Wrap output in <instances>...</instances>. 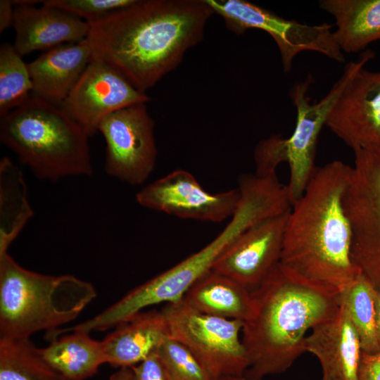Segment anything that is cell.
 Segmentation results:
<instances>
[{"mask_svg": "<svg viewBox=\"0 0 380 380\" xmlns=\"http://www.w3.org/2000/svg\"><path fill=\"white\" fill-rule=\"evenodd\" d=\"M213 13L205 0H136L89 23L87 40L92 57L145 94L203 39Z\"/></svg>", "mask_w": 380, "mask_h": 380, "instance_id": "1", "label": "cell"}, {"mask_svg": "<svg viewBox=\"0 0 380 380\" xmlns=\"http://www.w3.org/2000/svg\"><path fill=\"white\" fill-rule=\"evenodd\" d=\"M253 312L242 342L250 366L244 376L262 380L286 372L305 353L307 332L341 306V291L308 279L279 262L252 291Z\"/></svg>", "mask_w": 380, "mask_h": 380, "instance_id": "2", "label": "cell"}, {"mask_svg": "<svg viewBox=\"0 0 380 380\" xmlns=\"http://www.w3.org/2000/svg\"><path fill=\"white\" fill-rule=\"evenodd\" d=\"M351 168L340 160L316 167L289 213L280 260L300 276L340 291L361 273L352 258L344 206Z\"/></svg>", "mask_w": 380, "mask_h": 380, "instance_id": "3", "label": "cell"}, {"mask_svg": "<svg viewBox=\"0 0 380 380\" xmlns=\"http://www.w3.org/2000/svg\"><path fill=\"white\" fill-rule=\"evenodd\" d=\"M89 137L61 106L32 94L1 117V142L42 180L91 175Z\"/></svg>", "mask_w": 380, "mask_h": 380, "instance_id": "4", "label": "cell"}, {"mask_svg": "<svg viewBox=\"0 0 380 380\" xmlns=\"http://www.w3.org/2000/svg\"><path fill=\"white\" fill-rule=\"evenodd\" d=\"M93 285L70 274L28 270L0 253V338H29L75 319L96 297Z\"/></svg>", "mask_w": 380, "mask_h": 380, "instance_id": "5", "label": "cell"}, {"mask_svg": "<svg viewBox=\"0 0 380 380\" xmlns=\"http://www.w3.org/2000/svg\"><path fill=\"white\" fill-rule=\"evenodd\" d=\"M241 233V229L236 222H229L200 251L136 287L108 308L74 329L87 333L106 330L117 327L148 306L182 301L188 290L212 270L217 259Z\"/></svg>", "mask_w": 380, "mask_h": 380, "instance_id": "6", "label": "cell"}, {"mask_svg": "<svg viewBox=\"0 0 380 380\" xmlns=\"http://www.w3.org/2000/svg\"><path fill=\"white\" fill-rule=\"evenodd\" d=\"M161 311L169 336L186 346L215 379L244 375L250 360L241 337L243 321L203 314L183 300Z\"/></svg>", "mask_w": 380, "mask_h": 380, "instance_id": "7", "label": "cell"}, {"mask_svg": "<svg viewBox=\"0 0 380 380\" xmlns=\"http://www.w3.org/2000/svg\"><path fill=\"white\" fill-rule=\"evenodd\" d=\"M205 1L235 34H241L251 28L269 34L278 46L285 72L291 70L294 58L303 51L317 52L339 63L345 61L329 23L311 25L285 19L243 0Z\"/></svg>", "mask_w": 380, "mask_h": 380, "instance_id": "8", "label": "cell"}, {"mask_svg": "<svg viewBox=\"0 0 380 380\" xmlns=\"http://www.w3.org/2000/svg\"><path fill=\"white\" fill-rule=\"evenodd\" d=\"M344 196L352 233V258L369 281L380 286V148L353 151Z\"/></svg>", "mask_w": 380, "mask_h": 380, "instance_id": "9", "label": "cell"}, {"mask_svg": "<svg viewBox=\"0 0 380 380\" xmlns=\"http://www.w3.org/2000/svg\"><path fill=\"white\" fill-rule=\"evenodd\" d=\"M367 50L357 61L346 65L341 77L319 101L312 103L307 93L312 82L310 76L296 84L290 95L296 108L293 132L286 138L287 163L290 177L287 184L292 205L302 196L317 167L315 165L318 137L339 95L352 77L374 58Z\"/></svg>", "mask_w": 380, "mask_h": 380, "instance_id": "10", "label": "cell"}, {"mask_svg": "<svg viewBox=\"0 0 380 380\" xmlns=\"http://www.w3.org/2000/svg\"><path fill=\"white\" fill-rule=\"evenodd\" d=\"M153 129L146 103L123 108L103 119L98 132L106 141V174L130 185L143 184L156 163Z\"/></svg>", "mask_w": 380, "mask_h": 380, "instance_id": "11", "label": "cell"}, {"mask_svg": "<svg viewBox=\"0 0 380 380\" xmlns=\"http://www.w3.org/2000/svg\"><path fill=\"white\" fill-rule=\"evenodd\" d=\"M240 197L238 188L209 193L191 173L177 169L142 188L136 201L142 207L179 218L220 222L232 217Z\"/></svg>", "mask_w": 380, "mask_h": 380, "instance_id": "12", "label": "cell"}, {"mask_svg": "<svg viewBox=\"0 0 380 380\" xmlns=\"http://www.w3.org/2000/svg\"><path fill=\"white\" fill-rule=\"evenodd\" d=\"M150 99L111 67L92 57L61 106L92 136L110 114Z\"/></svg>", "mask_w": 380, "mask_h": 380, "instance_id": "13", "label": "cell"}, {"mask_svg": "<svg viewBox=\"0 0 380 380\" xmlns=\"http://www.w3.org/2000/svg\"><path fill=\"white\" fill-rule=\"evenodd\" d=\"M289 212L267 218L243 232L220 255L212 270L251 292L255 290L280 262Z\"/></svg>", "mask_w": 380, "mask_h": 380, "instance_id": "14", "label": "cell"}, {"mask_svg": "<svg viewBox=\"0 0 380 380\" xmlns=\"http://www.w3.org/2000/svg\"><path fill=\"white\" fill-rule=\"evenodd\" d=\"M326 125L353 150L380 148V71L359 69L339 95Z\"/></svg>", "mask_w": 380, "mask_h": 380, "instance_id": "15", "label": "cell"}, {"mask_svg": "<svg viewBox=\"0 0 380 380\" xmlns=\"http://www.w3.org/2000/svg\"><path fill=\"white\" fill-rule=\"evenodd\" d=\"M13 27V46L23 56L34 51L49 50L58 46L77 43L87 39V22L56 7L43 4H18Z\"/></svg>", "mask_w": 380, "mask_h": 380, "instance_id": "16", "label": "cell"}, {"mask_svg": "<svg viewBox=\"0 0 380 380\" xmlns=\"http://www.w3.org/2000/svg\"><path fill=\"white\" fill-rule=\"evenodd\" d=\"M305 346L320 363V380H358L361 344L341 305L333 317L311 330Z\"/></svg>", "mask_w": 380, "mask_h": 380, "instance_id": "17", "label": "cell"}, {"mask_svg": "<svg viewBox=\"0 0 380 380\" xmlns=\"http://www.w3.org/2000/svg\"><path fill=\"white\" fill-rule=\"evenodd\" d=\"M91 58L92 51L87 39L46 51L27 63L32 94L61 106Z\"/></svg>", "mask_w": 380, "mask_h": 380, "instance_id": "18", "label": "cell"}, {"mask_svg": "<svg viewBox=\"0 0 380 380\" xmlns=\"http://www.w3.org/2000/svg\"><path fill=\"white\" fill-rule=\"evenodd\" d=\"M167 337L162 311H141L118 325L101 341L106 363L120 368L136 365L156 352Z\"/></svg>", "mask_w": 380, "mask_h": 380, "instance_id": "19", "label": "cell"}, {"mask_svg": "<svg viewBox=\"0 0 380 380\" xmlns=\"http://www.w3.org/2000/svg\"><path fill=\"white\" fill-rule=\"evenodd\" d=\"M182 300L203 314L243 322L250 317L254 305L251 291L212 270L188 290Z\"/></svg>", "mask_w": 380, "mask_h": 380, "instance_id": "20", "label": "cell"}, {"mask_svg": "<svg viewBox=\"0 0 380 380\" xmlns=\"http://www.w3.org/2000/svg\"><path fill=\"white\" fill-rule=\"evenodd\" d=\"M335 20L334 38L342 52L355 53L380 39V0H322Z\"/></svg>", "mask_w": 380, "mask_h": 380, "instance_id": "21", "label": "cell"}, {"mask_svg": "<svg viewBox=\"0 0 380 380\" xmlns=\"http://www.w3.org/2000/svg\"><path fill=\"white\" fill-rule=\"evenodd\" d=\"M39 348L43 358L66 380H84L96 374L106 363L101 341L91 338L89 333L72 331Z\"/></svg>", "mask_w": 380, "mask_h": 380, "instance_id": "22", "label": "cell"}, {"mask_svg": "<svg viewBox=\"0 0 380 380\" xmlns=\"http://www.w3.org/2000/svg\"><path fill=\"white\" fill-rule=\"evenodd\" d=\"M33 213L22 170L4 156L0 160V253L8 252Z\"/></svg>", "mask_w": 380, "mask_h": 380, "instance_id": "23", "label": "cell"}, {"mask_svg": "<svg viewBox=\"0 0 380 380\" xmlns=\"http://www.w3.org/2000/svg\"><path fill=\"white\" fill-rule=\"evenodd\" d=\"M0 380H66L29 338H0Z\"/></svg>", "mask_w": 380, "mask_h": 380, "instance_id": "24", "label": "cell"}, {"mask_svg": "<svg viewBox=\"0 0 380 380\" xmlns=\"http://www.w3.org/2000/svg\"><path fill=\"white\" fill-rule=\"evenodd\" d=\"M376 288L361 273L341 291V305L358 335L362 351L380 352L376 329Z\"/></svg>", "mask_w": 380, "mask_h": 380, "instance_id": "25", "label": "cell"}, {"mask_svg": "<svg viewBox=\"0 0 380 380\" xmlns=\"http://www.w3.org/2000/svg\"><path fill=\"white\" fill-rule=\"evenodd\" d=\"M32 92L28 65L13 45L0 46V117L23 104Z\"/></svg>", "mask_w": 380, "mask_h": 380, "instance_id": "26", "label": "cell"}, {"mask_svg": "<svg viewBox=\"0 0 380 380\" xmlns=\"http://www.w3.org/2000/svg\"><path fill=\"white\" fill-rule=\"evenodd\" d=\"M157 353L170 380H216L186 346L170 336Z\"/></svg>", "mask_w": 380, "mask_h": 380, "instance_id": "27", "label": "cell"}, {"mask_svg": "<svg viewBox=\"0 0 380 380\" xmlns=\"http://www.w3.org/2000/svg\"><path fill=\"white\" fill-rule=\"evenodd\" d=\"M136 0H43L42 4L56 7L88 23L101 20L127 7Z\"/></svg>", "mask_w": 380, "mask_h": 380, "instance_id": "28", "label": "cell"}, {"mask_svg": "<svg viewBox=\"0 0 380 380\" xmlns=\"http://www.w3.org/2000/svg\"><path fill=\"white\" fill-rule=\"evenodd\" d=\"M255 175L266 177L277 175V166L287 163L286 138L272 135L260 141L254 150Z\"/></svg>", "mask_w": 380, "mask_h": 380, "instance_id": "29", "label": "cell"}, {"mask_svg": "<svg viewBox=\"0 0 380 380\" xmlns=\"http://www.w3.org/2000/svg\"><path fill=\"white\" fill-rule=\"evenodd\" d=\"M130 368L134 380H170L157 350Z\"/></svg>", "mask_w": 380, "mask_h": 380, "instance_id": "30", "label": "cell"}, {"mask_svg": "<svg viewBox=\"0 0 380 380\" xmlns=\"http://www.w3.org/2000/svg\"><path fill=\"white\" fill-rule=\"evenodd\" d=\"M358 380H380V352L367 353L362 351Z\"/></svg>", "mask_w": 380, "mask_h": 380, "instance_id": "31", "label": "cell"}, {"mask_svg": "<svg viewBox=\"0 0 380 380\" xmlns=\"http://www.w3.org/2000/svg\"><path fill=\"white\" fill-rule=\"evenodd\" d=\"M14 4L12 1H0V33L13 26L14 20Z\"/></svg>", "mask_w": 380, "mask_h": 380, "instance_id": "32", "label": "cell"}, {"mask_svg": "<svg viewBox=\"0 0 380 380\" xmlns=\"http://www.w3.org/2000/svg\"><path fill=\"white\" fill-rule=\"evenodd\" d=\"M109 380H134L132 369L128 367H120L113 373Z\"/></svg>", "mask_w": 380, "mask_h": 380, "instance_id": "33", "label": "cell"}, {"mask_svg": "<svg viewBox=\"0 0 380 380\" xmlns=\"http://www.w3.org/2000/svg\"><path fill=\"white\" fill-rule=\"evenodd\" d=\"M376 329L380 351V290L376 289L375 293Z\"/></svg>", "mask_w": 380, "mask_h": 380, "instance_id": "34", "label": "cell"}, {"mask_svg": "<svg viewBox=\"0 0 380 380\" xmlns=\"http://www.w3.org/2000/svg\"><path fill=\"white\" fill-rule=\"evenodd\" d=\"M217 380H251L246 377L244 375L243 376H222Z\"/></svg>", "mask_w": 380, "mask_h": 380, "instance_id": "35", "label": "cell"}]
</instances>
